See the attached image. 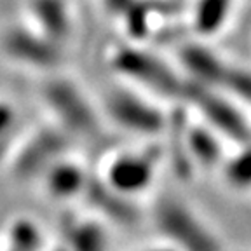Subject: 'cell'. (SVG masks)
<instances>
[{
    "mask_svg": "<svg viewBox=\"0 0 251 251\" xmlns=\"http://www.w3.org/2000/svg\"><path fill=\"white\" fill-rule=\"evenodd\" d=\"M18 126V114L16 108L7 101H0V145L7 141L9 134Z\"/></svg>",
    "mask_w": 251,
    "mask_h": 251,
    "instance_id": "cell-17",
    "label": "cell"
},
{
    "mask_svg": "<svg viewBox=\"0 0 251 251\" xmlns=\"http://www.w3.org/2000/svg\"><path fill=\"white\" fill-rule=\"evenodd\" d=\"M91 173L80 162L67 159V155L47 168L42 175L49 196L56 201H74L82 197Z\"/></svg>",
    "mask_w": 251,
    "mask_h": 251,
    "instance_id": "cell-11",
    "label": "cell"
},
{
    "mask_svg": "<svg viewBox=\"0 0 251 251\" xmlns=\"http://www.w3.org/2000/svg\"><path fill=\"white\" fill-rule=\"evenodd\" d=\"M187 108V106H185ZM183 141L188 162L194 173L197 171H218L220 164L227 153V141L218 133L196 119L187 108L183 124Z\"/></svg>",
    "mask_w": 251,
    "mask_h": 251,
    "instance_id": "cell-9",
    "label": "cell"
},
{
    "mask_svg": "<svg viewBox=\"0 0 251 251\" xmlns=\"http://www.w3.org/2000/svg\"><path fill=\"white\" fill-rule=\"evenodd\" d=\"M181 103L190 110L194 117L209 126L228 145H237L250 140V108L222 91L188 80Z\"/></svg>",
    "mask_w": 251,
    "mask_h": 251,
    "instance_id": "cell-6",
    "label": "cell"
},
{
    "mask_svg": "<svg viewBox=\"0 0 251 251\" xmlns=\"http://www.w3.org/2000/svg\"><path fill=\"white\" fill-rule=\"evenodd\" d=\"M105 124L143 140H161L168 127L169 108L150 94L117 80L96 98Z\"/></svg>",
    "mask_w": 251,
    "mask_h": 251,
    "instance_id": "cell-3",
    "label": "cell"
},
{
    "mask_svg": "<svg viewBox=\"0 0 251 251\" xmlns=\"http://www.w3.org/2000/svg\"><path fill=\"white\" fill-rule=\"evenodd\" d=\"M70 141L56 124L37 131L12 155V171L18 178L42 176L47 168L67 155Z\"/></svg>",
    "mask_w": 251,
    "mask_h": 251,
    "instance_id": "cell-7",
    "label": "cell"
},
{
    "mask_svg": "<svg viewBox=\"0 0 251 251\" xmlns=\"http://www.w3.org/2000/svg\"><path fill=\"white\" fill-rule=\"evenodd\" d=\"M150 220L159 241H164L175 251H225L215 227L173 190L153 194Z\"/></svg>",
    "mask_w": 251,
    "mask_h": 251,
    "instance_id": "cell-2",
    "label": "cell"
},
{
    "mask_svg": "<svg viewBox=\"0 0 251 251\" xmlns=\"http://www.w3.org/2000/svg\"><path fill=\"white\" fill-rule=\"evenodd\" d=\"M67 227L68 251H108V237L100 222H70Z\"/></svg>",
    "mask_w": 251,
    "mask_h": 251,
    "instance_id": "cell-15",
    "label": "cell"
},
{
    "mask_svg": "<svg viewBox=\"0 0 251 251\" xmlns=\"http://www.w3.org/2000/svg\"><path fill=\"white\" fill-rule=\"evenodd\" d=\"M162 164L164 150L161 140H150L138 149L112 152L98 175L119 194L138 199L152 192Z\"/></svg>",
    "mask_w": 251,
    "mask_h": 251,
    "instance_id": "cell-5",
    "label": "cell"
},
{
    "mask_svg": "<svg viewBox=\"0 0 251 251\" xmlns=\"http://www.w3.org/2000/svg\"><path fill=\"white\" fill-rule=\"evenodd\" d=\"M80 199L100 216L110 220V222H115L122 227H129L134 222H138V209L134 204L136 199L119 194L117 190L108 187L100 175L91 173Z\"/></svg>",
    "mask_w": 251,
    "mask_h": 251,
    "instance_id": "cell-10",
    "label": "cell"
},
{
    "mask_svg": "<svg viewBox=\"0 0 251 251\" xmlns=\"http://www.w3.org/2000/svg\"><path fill=\"white\" fill-rule=\"evenodd\" d=\"M138 251H175L169 244H166L164 241H157L155 244H150V246H145L141 248V250Z\"/></svg>",
    "mask_w": 251,
    "mask_h": 251,
    "instance_id": "cell-19",
    "label": "cell"
},
{
    "mask_svg": "<svg viewBox=\"0 0 251 251\" xmlns=\"http://www.w3.org/2000/svg\"><path fill=\"white\" fill-rule=\"evenodd\" d=\"M30 12L44 35L63 44L72 31V12L68 0H30Z\"/></svg>",
    "mask_w": 251,
    "mask_h": 251,
    "instance_id": "cell-13",
    "label": "cell"
},
{
    "mask_svg": "<svg viewBox=\"0 0 251 251\" xmlns=\"http://www.w3.org/2000/svg\"><path fill=\"white\" fill-rule=\"evenodd\" d=\"M110 68L119 80L138 87L168 106L183 101L188 80L176 63L157 54L143 42H126L108 56Z\"/></svg>",
    "mask_w": 251,
    "mask_h": 251,
    "instance_id": "cell-1",
    "label": "cell"
},
{
    "mask_svg": "<svg viewBox=\"0 0 251 251\" xmlns=\"http://www.w3.org/2000/svg\"><path fill=\"white\" fill-rule=\"evenodd\" d=\"M250 140H251V129H250Z\"/></svg>",
    "mask_w": 251,
    "mask_h": 251,
    "instance_id": "cell-20",
    "label": "cell"
},
{
    "mask_svg": "<svg viewBox=\"0 0 251 251\" xmlns=\"http://www.w3.org/2000/svg\"><path fill=\"white\" fill-rule=\"evenodd\" d=\"M42 101L54 117V124L70 140H100L106 124L98 103L74 78L49 77L42 86Z\"/></svg>",
    "mask_w": 251,
    "mask_h": 251,
    "instance_id": "cell-4",
    "label": "cell"
},
{
    "mask_svg": "<svg viewBox=\"0 0 251 251\" xmlns=\"http://www.w3.org/2000/svg\"><path fill=\"white\" fill-rule=\"evenodd\" d=\"M133 2L134 0H101L103 7H105L112 16H117V18H121V16L126 12V9L129 7Z\"/></svg>",
    "mask_w": 251,
    "mask_h": 251,
    "instance_id": "cell-18",
    "label": "cell"
},
{
    "mask_svg": "<svg viewBox=\"0 0 251 251\" xmlns=\"http://www.w3.org/2000/svg\"><path fill=\"white\" fill-rule=\"evenodd\" d=\"M2 51L12 61L33 68H54L61 61V44L26 25H14L5 31Z\"/></svg>",
    "mask_w": 251,
    "mask_h": 251,
    "instance_id": "cell-8",
    "label": "cell"
},
{
    "mask_svg": "<svg viewBox=\"0 0 251 251\" xmlns=\"http://www.w3.org/2000/svg\"><path fill=\"white\" fill-rule=\"evenodd\" d=\"M4 251H40V235L35 225L30 222H18L12 225Z\"/></svg>",
    "mask_w": 251,
    "mask_h": 251,
    "instance_id": "cell-16",
    "label": "cell"
},
{
    "mask_svg": "<svg viewBox=\"0 0 251 251\" xmlns=\"http://www.w3.org/2000/svg\"><path fill=\"white\" fill-rule=\"evenodd\" d=\"M235 0H192L188 12L190 28L199 40L220 35L230 23Z\"/></svg>",
    "mask_w": 251,
    "mask_h": 251,
    "instance_id": "cell-12",
    "label": "cell"
},
{
    "mask_svg": "<svg viewBox=\"0 0 251 251\" xmlns=\"http://www.w3.org/2000/svg\"><path fill=\"white\" fill-rule=\"evenodd\" d=\"M216 173L232 192H251V140L234 145L232 152L227 150Z\"/></svg>",
    "mask_w": 251,
    "mask_h": 251,
    "instance_id": "cell-14",
    "label": "cell"
}]
</instances>
